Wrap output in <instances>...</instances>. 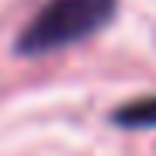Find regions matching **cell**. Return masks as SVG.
I'll use <instances>...</instances> for the list:
<instances>
[{"label":"cell","mask_w":156,"mask_h":156,"mask_svg":"<svg viewBox=\"0 0 156 156\" xmlns=\"http://www.w3.org/2000/svg\"><path fill=\"white\" fill-rule=\"evenodd\" d=\"M111 122L125 125V128H153L156 125V97H142V101H132V104H122L111 115Z\"/></svg>","instance_id":"7a4b0ae2"},{"label":"cell","mask_w":156,"mask_h":156,"mask_svg":"<svg viewBox=\"0 0 156 156\" xmlns=\"http://www.w3.org/2000/svg\"><path fill=\"white\" fill-rule=\"evenodd\" d=\"M118 14V0H49L24 24L17 52L21 56H49L56 49L76 45L111 24Z\"/></svg>","instance_id":"6da1fadb"}]
</instances>
